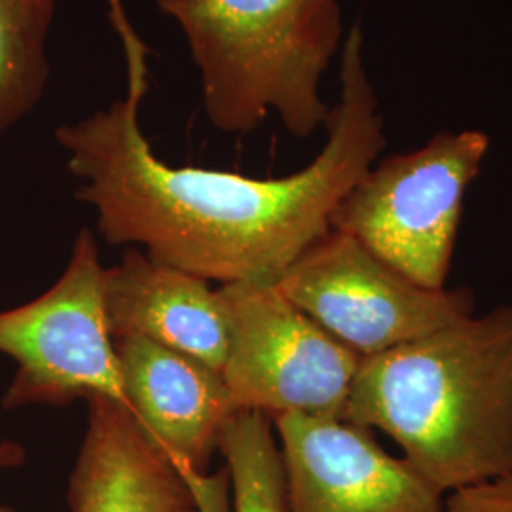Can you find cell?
Returning <instances> with one entry per match:
<instances>
[{"instance_id":"ba28073f","label":"cell","mask_w":512,"mask_h":512,"mask_svg":"<svg viewBox=\"0 0 512 512\" xmlns=\"http://www.w3.org/2000/svg\"><path fill=\"white\" fill-rule=\"evenodd\" d=\"M289 512H444L442 492L372 431L342 418H272Z\"/></svg>"},{"instance_id":"9a60e30c","label":"cell","mask_w":512,"mask_h":512,"mask_svg":"<svg viewBox=\"0 0 512 512\" xmlns=\"http://www.w3.org/2000/svg\"><path fill=\"white\" fill-rule=\"evenodd\" d=\"M25 461V450L23 446L14 440H0V473L8 469H16ZM0 512H16L10 507H2Z\"/></svg>"},{"instance_id":"8fae6325","label":"cell","mask_w":512,"mask_h":512,"mask_svg":"<svg viewBox=\"0 0 512 512\" xmlns=\"http://www.w3.org/2000/svg\"><path fill=\"white\" fill-rule=\"evenodd\" d=\"M103 298L112 340L141 336L222 372L230 321L209 281L129 247L118 266L105 268Z\"/></svg>"},{"instance_id":"30bf717a","label":"cell","mask_w":512,"mask_h":512,"mask_svg":"<svg viewBox=\"0 0 512 512\" xmlns=\"http://www.w3.org/2000/svg\"><path fill=\"white\" fill-rule=\"evenodd\" d=\"M88 406L67 488L71 512H202L188 476L128 404L95 397Z\"/></svg>"},{"instance_id":"4fadbf2b","label":"cell","mask_w":512,"mask_h":512,"mask_svg":"<svg viewBox=\"0 0 512 512\" xmlns=\"http://www.w3.org/2000/svg\"><path fill=\"white\" fill-rule=\"evenodd\" d=\"M234 488V512H289L287 480L274 423L253 410H239L219 442Z\"/></svg>"},{"instance_id":"5b68a950","label":"cell","mask_w":512,"mask_h":512,"mask_svg":"<svg viewBox=\"0 0 512 512\" xmlns=\"http://www.w3.org/2000/svg\"><path fill=\"white\" fill-rule=\"evenodd\" d=\"M105 268L90 228L74 239L65 272L37 300L0 311V353L18 365L6 410L105 397L126 403L105 317Z\"/></svg>"},{"instance_id":"7a4b0ae2","label":"cell","mask_w":512,"mask_h":512,"mask_svg":"<svg viewBox=\"0 0 512 512\" xmlns=\"http://www.w3.org/2000/svg\"><path fill=\"white\" fill-rule=\"evenodd\" d=\"M342 420L384 431L442 494L512 473V302L361 359Z\"/></svg>"},{"instance_id":"277c9868","label":"cell","mask_w":512,"mask_h":512,"mask_svg":"<svg viewBox=\"0 0 512 512\" xmlns=\"http://www.w3.org/2000/svg\"><path fill=\"white\" fill-rule=\"evenodd\" d=\"M482 129L435 133L378 160L332 213L330 228L363 243L425 289H446L463 205L490 152Z\"/></svg>"},{"instance_id":"7c38bea8","label":"cell","mask_w":512,"mask_h":512,"mask_svg":"<svg viewBox=\"0 0 512 512\" xmlns=\"http://www.w3.org/2000/svg\"><path fill=\"white\" fill-rule=\"evenodd\" d=\"M55 12L57 0H0V141L46 93Z\"/></svg>"},{"instance_id":"5bb4252c","label":"cell","mask_w":512,"mask_h":512,"mask_svg":"<svg viewBox=\"0 0 512 512\" xmlns=\"http://www.w3.org/2000/svg\"><path fill=\"white\" fill-rule=\"evenodd\" d=\"M444 512H512V473L454 490Z\"/></svg>"},{"instance_id":"6da1fadb","label":"cell","mask_w":512,"mask_h":512,"mask_svg":"<svg viewBox=\"0 0 512 512\" xmlns=\"http://www.w3.org/2000/svg\"><path fill=\"white\" fill-rule=\"evenodd\" d=\"M122 42L126 93L55 129L76 198L95 213L109 245L145 247L150 258L205 281L275 285L330 230L338 203L384 152L380 97L366 65L361 23L340 52V92L315 160L279 179L165 164L141 128L150 88L148 46L124 0H105Z\"/></svg>"},{"instance_id":"3957f363","label":"cell","mask_w":512,"mask_h":512,"mask_svg":"<svg viewBox=\"0 0 512 512\" xmlns=\"http://www.w3.org/2000/svg\"><path fill=\"white\" fill-rule=\"evenodd\" d=\"M183 35L202 109L222 133L270 116L296 139L325 128L323 80L348 29L342 0H154Z\"/></svg>"},{"instance_id":"9c48e42d","label":"cell","mask_w":512,"mask_h":512,"mask_svg":"<svg viewBox=\"0 0 512 512\" xmlns=\"http://www.w3.org/2000/svg\"><path fill=\"white\" fill-rule=\"evenodd\" d=\"M124 399L188 476L202 512H230L228 467L209 475L226 423L239 412L222 372L141 336L114 340Z\"/></svg>"},{"instance_id":"52a82bcc","label":"cell","mask_w":512,"mask_h":512,"mask_svg":"<svg viewBox=\"0 0 512 512\" xmlns=\"http://www.w3.org/2000/svg\"><path fill=\"white\" fill-rule=\"evenodd\" d=\"M275 285L361 359L475 315L471 289H425L332 228Z\"/></svg>"},{"instance_id":"8992f818","label":"cell","mask_w":512,"mask_h":512,"mask_svg":"<svg viewBox=\"0 0 512 512\" xmlns=\"http://www.w3.org/2000/svg\"><path fill=\"white\" fill-rule=\"evenodd\" d=\"M230 340L222 376L238 410L342 418L361 357L277 289L230 283L219 289Z\"/></svg>"}]
</instances>
